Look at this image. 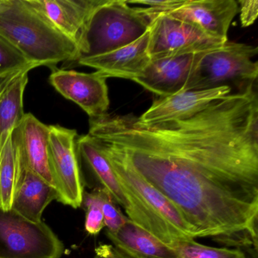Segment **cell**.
<instances>
[{
    "mask_svg": "<svg viewBox=\"0 0 258 258\" xmlns=\"http://www.w3.org/2000/svg\"><path fill=\"white\" fill-rule=\"evenodd\" d=\"M89 135L124 155L192 229L256 256L258 96L254 82L195 114L145 124L133 114L90 118Z\"/></svg>",
    "mask_w": 258,
    "mask_h": 258,
    "instance_id": "6da1fadb",
    "label": "cell"
},
{
    "mask_svg": "<svg viewBox=\"0 0 258 258\" xmlns=\"http://www.w3.org/2000/svg\"><path fill=\"white\" fill-rule=\"evenodd\" d=\"M111 164L130 203L128 219L171 247L195 239L191 226L177 208L145 180L120 152L95 140Z\"/></svg>",
    "mask_w": 258,
    "mask_h": 258,
    "instance_id": "7a4b0ae2",
    "label": "cell"
},
{
    "mask_svg": "<svg viewBox=\"0 0 258 258\" xmlns=\"http://www.w3.org/2000/svg\"><path fill=\"white\" fill-rule=\"evenodd\" d=\"M0 35L38 67L78 61L81 56L78 45L54 28L28 0H3Z\"/></svg>",
    "mask_w": 258,
    "mask_h": 258,
    "instance_id": "3957f363",
    "label": "cell"
},
{
    "mask_svg": "<svg viewBox=\"0 0 258 258\" xmlns=\"http://www.w3.org/2000/svg\"><path fill=\"white\" fill-rule=\"evenodd\" d=\"M155 19L141 7L122 0H102L86 24L80 41L81 57L102 55L134 43Z\"/></svg>",
    "mask_w": 258,
    "mask_h": 258,
    "instance_id": "277c9868",
    "label": "cell"
},
{
    "mask_svg": "<svg viewBox=\"0 0 258 258\" xmlns=\"http://www.w3.org/2000/svg\"><path fill=\"white\" fill-rule=\"evenodd\" d=\"M257 52L256 46L226 41L201 59L184 91L229 87L232 82L244 83V85L255 82L258 63L253 58Z\"/></svg>",
    "mask_w": 258,
    "mask_h": 258,
    "instance_id": "5b68a950",
    "label": "cell"
},
{
    "mask_svg": "<svg viewBox=\"0 0 258 258\" xmlns=\"http://www.w3.org/2000/svg\"><path fill=\"white\" fill-rule=\"evenodd\" d=\"M62 241L44 222L0 208V258H61Z\"/></svg>",
    "mask_w": 258,
    "mask_h": 258,
    "instance_id": "8992f818",
    "label": "cell"
},
{
    "mask_svg": "<svg viewBox=\"0 0 258 258\" xmlns=\"http://www.w3.org/2000/svg\"><path fill=\"white\" fill-rule=\"evenodd\" d=\"M225 43L194 24L161 14L151 25L148 52L151 60H158L215 50Z\"/></svg>",
    "mask_w": 258,
    "mask_h": 258,
    "instance_id": "52a82bcc",
    "label": "cell"
},
{
    "mask_svg": "<svg viewBox=\"0 0 258 258\" xmlns=\"http://www.w3.org/2000/svg\"><path fill=\"white\" fill-rule=\"evenodd\" d=\"M77 138L75 130L49 125V167L58 191L57 201L74 208L82 205L84 194Z\"/></svg>",
    "mask_w": 258,
    "mask_h": 258,
    "instance_id": "ba28073f",
    "label": "cell"
},
{
    "mask_svg": "<svg viewBox=\"0 0 258 258\" xmlns=\"http://www.w3.org/2000/svg\"><path fill=\"white\" fill-rule=\"evenodd\" d=\"M106 80L98 72L87 74L55 68L49 76L52 87L79 105L90 118L102 117L108 112L110 100Z\"/></svg>",
    "mask_w": 258,
    "mask_h": 258,
    "instance_id": "9c48e42d",
    "label": "cell"
},
{
    "mask_svg": "<svg viewBox=\"0 0 258 258\" xmlns=\"http://www.w3.org/2000/svg\"><path fill=\"white\" fill-rule=\"evenodd\" d=\"M208 52L151 60L134 81L160 97L184 91L191 74Z\"/></svg>",
    "mask_w": 258,
    "mask_h": 258,
    "instance_id": "30bf717a",
    "label": "cell"
},
{
    "mask_svg": "<svg viewBox=\"0 0 258 258\" xmlns=\"http://www.w3.org/2000/svg\"><path fill=\"white\" fill-rule=\"evenodd\" d=\"M13 137L23 164L55 188L49 167V126L42 123L34 114L27 113Z\"/></svg>",
    "mask_w": 258,
    "mask_h": 258,
    "instance_id": "8fae6325",
    "label": "cell"
},
{
    "mask_svg": "<svg viewBox=\"0 0 258 258\" xmlns=\"http://www.w3.org/2000/svg\"><path fill=\"white\" fill-rule=\"evenodd\" d=\"M227 86L202 90H185L154 101L150 108L138 117L145 124L162 123L188 117L208 104L230 94Z\"/></svg>",
    "mask_w": 258,
    "mask_h": 258,
    "instance_id": "7c38bea8",
    "label": "cell"
},
{
    "mask_svg": "<svg viewBox=\"0 0 258 258\" xmlns=\"http://www.w3.org/2000/svg\"><path fill=\"white\" fill-rule=\"evenodd\" d=\"M149 31L134 43L112 52L92 57H81L78 63L96 69L106 78H120L134 81L151 61L148 52Z\"/></svg>",
    "mask_w": 258,
    "mask_h": 258,
    "instance_id": "4fadbf2b",
    "label": "cell"
},
{
    "mask_svg": "<svg viewBox=\"0 0 258 258\" xmlns=\"http://www.w3.org/2000/svg\"><path fill=\"white\" fill-rule=\"evenodd\" d=\"M238 12L235 0H186L182 7L167 14L194 24L208 35L226 42L229 26Z\"/></svg>",
    "mask_w": 258,
    "mask_h": 258,
    "instance_id": "5bb4252c",
    "label": "cell"
},
{
    "mask_svg": "<svg viewBox=\"0 0 258 258\" xmlns=\"http://www.w3.org/2000/svg\"><path fill=\"white\" fill-rule=\"evenodd\" d=\"M102 0H28L44 19L79 46L86 24Z\"/></svg>",
    "mask_w": 258,
    "mask_h": 258,
    "instance_id": "9a60e30c",
    "label": "cell"
},
{
    "mask_svg": "<svg viewBox=\"0 0 258 258\" xmlns=\"http://www.w3.org/2000/svg\"><path fill=\"white\" fill-rule=\"evenodd\" d=\"M19 159L20 172L11 210L30 221L39 223L43 221L42 216L46 207L58 199V191L28 169L21 160L20 155Z\"/></svg>",
    "mask_w": 258,
    "mask_h": 258,
    "instance_id": "2e32d148",
    "label": "cell"
},
{
    "mask_svg": "<svg viewBox=\"0 0 258 258\" xmlns=\"http://www.w3.org/2000/svg\"><path fill=\"white\" fill-rule=\"evenodd\" d=\"M106 235L113 246L131 258H179L173 247L130 220Z\"/></svg>",
    "mask_w": 258,
    "mask_h": 258,
    "instance_id": "e0dca14e",
    "label": "cell"
},
{
    "mask_svg": "<svg viewBox=\"0 0 258 258\" xmlns=\"http://www.w3.org/2000/svg\"><path fill=\"white\" fill-rule=\"evenodd\" d=\"M76 145L80 164L85 165L100 184L99 188L108 191L114 202L120 205L126 214L130 210L127 198L108 158L98 143L87 134L78 137Z\"/></svg>",
    "mask_w": 258,
    "mask_h": 258,
    "instance_id": "ac0fdd59",
    "label": "cell"
},
{
    "mask_svg": "<svg viewBox=\"0 0 258 258\" xmlns=\"http://www.w3.org/2000/svg\"><path fill=\"white\" fill-rule=\"evenodd\" d=\"M28 72L21 74L0 98V149L23 120V99Z\"/></svg>",
    "mask_w": 258,
    "mask_h": 258,
    "instance_id": "d6986e66",
    "label": "cell"
},
{
    "mask_svg": "<svg viewBox=\"0 0 258 258\" xmlns=\"http://www.w3.org/2000/svg\"><path fill=\"white\" fill-rule=\"evenodd\" d=\"M13 134L0 149V208L4 211L11 210L20 172L19 151Z\"/></svg>",
    "mask_w": 258,
    "mask_h": 258,
    "instance_id": "ffe728a7",
    "label": "cell"
},
{
    "mask_svg": "<svg viewBox=\"0 0 258 258\" xmlns=\"http://www.w3.org/2000/svg\"><path fill=\"white\" fill-rule=\"evenodd\" d=\"M171 247L179 258H247L239 249L211 247L196 242L195 239L177 241Z\"/></svg>",
    "mask_w": 258,
    "mask_h": 258,
    "instance_id": "44dd1931",
    "label": "cell"
},
{
    "mask_svg": "<svg viewBox=\"0 0 258 258\" xmlns=\"http://www.w3.org/2000/svg\"><path fill=\"white\" fill-rule=\"evenodd\" d=\"M38 66L31 63L14 45L0 35V78L9 74L31 71Z\"/></svg>",
    "mask_w": 258,
    "mask_h": 258,
    "instance_id": "7402d4cb",
    "label": "cell"
},
{
    "mask_svg": "<svg viewBox=\"0 0 258 258\" xmlns=\"http://www.w3.org/2000/svg\"><path fill=\"white\" fill-rule=\"evenodd\" d=\"M103 213L104 223L108 232H115L121 227L129 219L122 214L120 209L117 208L116 202L111 195L103 188H98L95 190Z\"/></svg>",
    "mask_w": 258,
    "mask_h": 258,
    "instance_id": "603a6c76",
    "label": "cell"
},
{
    "mask_svg": "<svg viewBox=\"0 0 258 258\" xmlns=\"http://www.w3.org/2000/svg\"><path fill=\"white\" fill-rule=\"evenodd\" d=\"M82 205H84L87 209L86 231L90 235H97L103 229L105 223L100 202L95 190L91 193L84 192Z\"/></svg>",
    "mask_w": 258,
    "mask_h": 258,
    "instance_id": "cb8c5ba5",
    "label": "cell"
},
{
    "mask_svg": "<svg viewBox=\"0 0 258 258\" xmlns=\"http://www.w3.org/2000/svg\"><path fill=\"white\" fill-rule=\"evenodd\" d=\"M240 21L243 28H247L254 23L258 16L257 0H239L238 1Z\"/></svg>",
    "mask_w": 258,
    "mask_h": 258,
    "instance_id": "d4e9b609",
    "label": "cell"
},
{
    "mask_svg": "<svg viewBox=\"0 0 258 258\" xmlns=\"http://www.w3.org/2000/svg\"><path fill=\"white\" fill-rule=\"evenodd\" d=\"M95 258H131L111 244H99L95 250Z\"/></svg>",
    "mask_w": 258,
    "mask_h": 258,
    "instance_id": "484cf974",
    "label": "cell"
},
{
    "mask_svg": "<svg viewBox=\"0 0 258 258\" xmlns=\"http://www.w3.org/2000/svg\"><path fill=\"white\" fill-rule=\"evenodd\" d=\"M25 72H29V71H23V72H16L13 73L9 74L0 78V98L2 95L5 93L6 90L11 85L12 83L21 75Z\"/></svg>",
    "mask_w": 258,
    "mask_h": 258,
    "instance_id": "4316f807",
    "label": "cell"
},
{
    "mask_svg": "<svg viewBox=\"0 0 258 258\" xmlns=\"http://www.w3.org/2000/svg\"><path fill=\"white\" fill-rule=\"evenodd\" d=\"M2 1H3V0H0V4H1V3H2Z\"/></svg>",
    "mask_w": 258,
    "mask_h": 258,
    "instance_id": "83f0119b",
    "label": "cell"
}]
</instances>
